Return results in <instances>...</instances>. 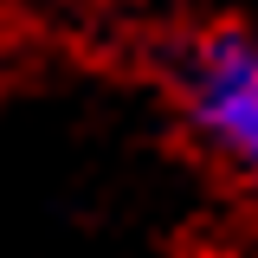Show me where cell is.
Instances as JSON below:
<instances>
[{"mask_svg":"<svg viewBox=\"0 0 258 258\" xmlns=\"http://www.w3.org/2000/svg\"><path fill=\"white\" fill-rule=\"evenodd\" d=\"M181 129L226 181L258 194V32L213 20L181 39L168 64Z\"/></svg>","mask_w":258,"mask_h":258,"instance_id":"obj_1","label":"cell"},{"mask_svg":"<svg viewBox=\"0 0 258 258\" xmlns=\"http://www.w3.org/2000/svg\"><path fill=\"white\" fill-rule=\"evenodd\" d=\"M232 258H258V245H245V252H232Z\"/></svg>","mask_w":258,"mask_h":258,"instance_id":"obj_2","label":"cell"}]
</instances>
